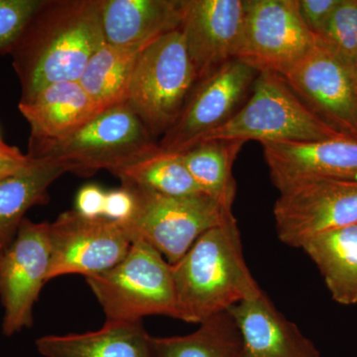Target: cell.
Returning a JSON list of instances; mask_svg holds the SVG:
<instances>
[{
    "instance_id": "cell-1",
    "label": "cell",
    "mask_w": 357,
    "mask_h": 357,
    "mask_svg": "<svg viewBox=\"0 0 357 357\" xmlns=\"http://www.w3.org/2000/svg\"><path fill=\"white\" fill-rule=\"evenodd\" d=\"M105 44L98 0H43L11 52L20 100L52 84L79 82Z\"/></svg>"
},
{
    "instance_id": "cell-2",
    "label": "cell",
    "mask_w": 357,
    "mask_h": 357,
    "mask_svg": "<svg viewBox=\"0 0 357 357\" xmlns=\"http://www.w3.org/2000/svg\"><path fill=\"white\" fill-rule=\"evenodd\" d=\"M171 268L177 319L185 323L199 325L260 290L244 260L234 215L202 234Z\"/></svg>"
},
{
    "instance_id": "cell-3",
    "label": "cell",
    "mask_w": 357,
    "mask_h": 357,
    "mask_svg": "<svg viewBox=\"0 0 357 357\" xmlns=\"http://www.w3.org/2000/svg\"><path fill=\"white\" fill-rule=\"evenodd\" d=\"M342 137L303 102L283 77L263 72L256 77L245 105L197 143L208 140L311 142Z\"/></svg>"
},
{
    "instance_id": "cell-4",
    "label": "cell",
    "mask_w": 357,
    "mask_h": 357,
    "mask_svg": "<svg viewBox=\"0 0 357 357\" xmlns=\"http://www.w3.org/2000/svg\"><path fill=\"white\" fill-rule=\"evenodd\" d=\"M198 83L183 32H167L145 47L134 68L126 102L153 136L177 121Z\"/></svg>"
},
{
    "instance_id": "cell-5",
    "label": "cell",
    "mask_w": 357,
    "mask_h": 357,
    "mask_svg": "<svg viewBox=\"0 0 357 357\" xmlns=\"http://www.w3.org/2000/svg\"><path fill=\"white\" fill-rule=\"evenodd\" d=\"M107 321H142L162 314L177 319L172 268L164 256L142 239H135L128 255L102 273L86 277Z\"/></svg>"
},
{
    "instance_id": "cell-6",
    "label": "cell",
    "mask_w": 357,
    "mask_h": 357,
    "mask_svg": "<svg viewBox=\"0 0 357 357\" xmlns=\"http://www.w3.org/2000/svg\"><path fill=\"white\" fill-rule=\"evenodd\" d=\"M126 188V187H124ZM135 199L132 217L121 223L131 239H142L174 265L202 234L234 215L206 194L169 197L126 188Z\"/></svg>"
},
{
    "instance_id": "cell-7",
    "label": "cell",
    "mask_w": 357,
    "mask_h": 357,
    "mask_svg": "<svg viewBox=\"0 0 357 357\" xmlns=\"http://www.w3.org/2000/svg\"><path fill=\"white\" fill-rule=\"evenodd\" d=\"M128 102L103 109L44 158L64 164L69 173L89 177L114 171L156 147Z\"/></svg>"
},
{
    "instance_id": "cell-8",
    "label": "cell",
    "mask_w": 357,
    "mask_h": 357,
    "mask_svg": "<svg viewBox=\"0 0 357 357\" xmlns=\"http://www.w3.org/2000/svg\"><path fill=\"white\" fill-rule=\"evenodd\" d=\"M316 43V35L301 16L299 0H246L236 59L258 74L285 76Z\"/></svg>"
},
{
    "instance_id": "cell-9",
    "label": "cell",
    "mask_w": 357,
    "mask_h": 357,
    "mask_svg": "<svg viewBox=\"0 0 357 357\" xmlns=\"http://www.w3.org/2000/svg\"><path fill=\"white\" fill-rule=\"evenodd\" d=\"M278 191L275 227L287 245L302 248L312 237L357 223V182L310 178Z\"/></svg>"
},
{
    "instance_id": "cell-10",
    "label": "cell",
    "mask_w": 357,
    "mask_h": 357,
    "mask_svg": "<svg viewBox=\"0 0 357 357\" xmlns=\"http://www.w3.org/2000/svg\"><path fill=\"white\" fill-rule=\"evenodd\" d=\"M48 222L24 218L13 243L0 250L2 332L7 337L33 325V307L48 282L51 259Z\"/></svg>"
},
{
    "instance_id": "cell-11",
    "label": "cell",
    "mask_w": 357,
    "mask_h": 357,
    "mask_svg": "<svg viewBox=\"0 0 357 357\" xmlns=\"http://www.w3.org/2000/svg\"><path fill=\"white\" fill-rule=\"evenodd\" d=\"M285 79L319 119L344 137L357 141V70L318 40Z\"/></svg>"
},
{
    "instance_id": "cell-12",
    "label": "cell",
    "mask_w": 357,
    "mask_h": 357,
    "mask_svg": "<svg viewBox=\"0 0 357 357\" xmlns=\"http://www.w3.org/2000/svg\"><path fill=\"white\" fill-rule=\"evenodd\" d=\"M51 259L48 282L65 275L93 276L121 261L132 241L121 223L89 218L76 210L61 213L49 225Z\"/></svg>"
},
{
    "instance_id": "cell-13",
    "label": "cell",
    "mask_w": 357,
    "mask_h": 357,
    "mask_svg": "<svg viewBox=\"0 0 357 357\" xmlns=\"http://www.w3.org/2000/svg\"><path fill=\"white\" fill-rule=\"evenodd\" d=\"M258 72L234 59L198 82L160 148L181 153L204 135L220 128L236 114L237 107L255 83Z\"/></svg>"
},
{
    "instance_id": "cell-14",
    "label": "cell",
    "mask_w": 357,
    "mask_h": 357,
    "mask_svg": "<svg viewBox=\"0 0 357 357\" xmlns=\"http://www.w3.org/2000/svg\"><path fill=\"white\" fill-rule=\"evenodd\" d=\"M245 0H185L181 31L198 82L236 59Z\"/></svg>"
},
{
    "instance_id": "cell-15",
    "label": "cell",
    "mask_w": 357,
    "mask_h": 357,
    "mask_svg": "<svg viewBox=\"0 0 357 357\" xmlns=\"http://www.w3.org/2000/svg\"><path fill=\"white\" fill-rule=\"evenodd\" d=\"M269 169L270 178L277 189L310 180L357 182V141L349 138L311 142L260 143Z\"/></svg>"
},
{
    "instance_id": "cell-16",
    "label": "cell",
    "mask_w": 357,
    "mask_h": 357,
    "mask_svg": "<svg viewBox=\"0 0 357 357\" xmlns=\"http://www.w3.org/2000/svg\"><path fill=\"white\" fill-rule=\"evenodd\" d=\"M18 107L30 126L33 159L46 157L100 112L79 82L52 84Z\"/></svg>"
},
{
    "instance_id": "cell-17",
    "label": "cell",
    "mask_w": 357,
    "mask_h": 357,
    "mask_svg": "<svg viewBox=\"0 0 357 357\" xmlns=\"http://www.w3.org/2000/svg\"><path fill=\"white\" fill-rule=\"evenodd\" d=\"M227 312L241 332L238 357H321L316 345L276 309L261 289Z\"/></svg>"
},
{
    "instance_id": "cell-18",
    "label": "cell",
    "mask_w": 357,
    "mask_h": 357,
    "mask_svg": "<svg viewBox=\"0 0 357 357\" xmlns=\"http://www.w3.org/2000/svg\"><path fill=\"white\" fill-rule=\"evenodd\" d=\"M105 44L146 43L178 29L185 0H98Z\"/></svg>"
},
{
    "instance_id": "cell-19",
    "label": "cell",
    "mask_w": 357,
    "mask_h": 357,
    "mask_svg": "<svg viewBox=\"0 0 357 357\" xmlns=\"http://www.w3.org/2000/svg\"><path fill=\"white\" fill-rule=\"evenodd\" d=\"M36 347L46 357H155L142 321H107L95 332L46 335Z\"/></svg>"
},
{
    "instance_id": "cell-20",
    "label": "cell",
    "mask_w": 357,
    "mask_h": 357,
    "mask_svg": "<svg viewBox=\"0 0 357 357\" xmlns=\"http://www.w3.org/2000/svg\"><path fill=\"white\" fill-rule=\"evenodd\" d=\"M338 304H357V223L312 237L302 246Z\"/></svg>"
},
{
    "instance_id": "cell-21",
    "label": "cell",
    "mask_w": 357,
    "mask_h": 357,
    "mask_svg": "<svg viewBox=\"0 0 357 357\" xmlns=\"http://www.w3.org/2000/svg\"><path fill=\"white\" fill-rule=\"evenodd\" d=\"M65 173L69 169L64 164L42 158L27 170L0 181V248L13 243L29 208L47 204L49 188Z\"/></svg>"
},
{
    "instance_id": "cell-22",
    "label": "cell",
    "mask_w": 357,
    "mask_h": 357,
    "mask_svg": "<svg viewBox=\"0 0 357 357\" xmlns=\"http://www.w3.org/2000/svg\"><path fill=\"white\" fill-rule=\"evenodd\" d=\"M151 42L129 46L105 44L89 60L79 83L100 112L126 102L136 62Z\"/></svg>"
},
{
    "instance_id": "cell-23",
    "label": "cell",
    "mask_w": 357,
    "mask_h": 357,
    "mask_svg": "<svg viewBox=\"0 0 357 357\" xmlns=\"http://www.w3.org/2000/svg\"><path fill=\"white\" fill-rule=\"evenodd\" d=\"M122 185L169 197L204 194L185 168L180 153L165 151L159 144L112 172Z\"/></svg>"
},
{
    "instance_id": "cell-24",
    "label": "cell",
    "mask_w": 357,
    "mask_h": 357,
    "mask_svg": "<svg viewBox=\"0 0 357 357\" xmlns=\"http://www.w3.org/2000/svg\"><path fill=\"white\" fill-rule=\"evenodd\" d=\"M245 143L208 140L181 152V158L204 194L231 208L236 194L232 167Z\"/></svg>"
},
{
    "instance_id": "cell-25",
    "label": "cell",
    "mask_w": 357,
    "mask_h": 357,
    "mask_svg": "<svg viewBox=\"0 0 357 357\" xmlns=\"http://www.w3.org/2000/svg\"><path fill=\"white\" fill-rule=\"evenodd\" d=\"M155 357H238L241 332L229 312L199 324V330L183 337H153Z\"/></svg>"
},
{
    "instance_id": "cell-26",
    "label": "cell",
    "mask_w": 357,
    "mask_h": 357,
    "mask_svg": "<svg viewBox=\"0 0 357 357\" xmlns=\"http://www.w3.org/2000/svg\"><path fill=\"white\" fill-rule=\"evenodd\" d=\"M316 38L347 62L357 61V0H340Z\"/></svg>"
},
{
    "instance_id": "cell-27",
    "label": "cell",
    "mask_w": 357,
    "mask_h": 357,
    "mask_svg": "<svg viewBox=\"0 0 357 357\" xmlns=\"http://www.w3.org/2000/svg\"><path fill=\"white\" fill-rule=\"evenodd\" d=\"M43 0H0V55L11 54Z\"/></svg>"
},
{
    "instance_id": "cell-28",
    "label": "cell",
    "mask_w": 357,
    "mask_h": 357,
    "mask_svg": "<svg viewBox=\"0 0 357 357\" xmlns=\"http://www.w3.org/2000/svg\"><path fill=\"white\" fill-rule=\"evenodd\" d=\"M340 0H299L301 16L314 35L325 27Z\"/></svg>"
},
{
    "instance_id": "cell-29",
    "label": "cell",
    "mask_w": 357,
    "mask_h": 357,
    "mask_svg": "<svg viewBox=\"0 0 357 357\" xmlns=\"http://www.w3.org/2000/svg\"><path fill=\"white\" fill-rule=\"evenodd\" d=\"M135 208V199L126 188L114 190L105 195L103 217L119 223L128 222L132 217Z\"/></svg>"
},
{
    "instance_id": "cell-30",
    "label": "cell",
    "mask_w": 357,
    "mask_h": 357,
    "mask_svg": "<svg viewBox=\"0 0 357 357\" xmlns=\"http://www.w3.org/2000/svg\"><path fill=\"white\" fill-rule=\"evenodd\" d=\"M105 195L98 185L89 184L79 190L76 199V211L89 218L103 217Z\"/></svg>"
},
{
    "instance_id": "cell-31",
    "label": "cell",
    "mask_w": 357,
    "mask_h": 357,
    "mask_svg": "<svg viewBox=\"0 0 357 357\" xmlns=\"http://www.w3.org/2000/svg\"><path fill=\"white\" fill-rule=\"evenodd\" d=\"M35 162L36 159H33L28 155L13 156V155L0 154V181L27 170Z\"/></svg>"
},
{
    "instance_id": "cell-32",
    "label": "cell",
    "mask_w": 357,
    "mask_h": 357,
    "mask_svg": "<svg viewBox=\"0 0 357 357\" xmlns=\"http://www.w3.org/2000/svg\"><path fill=\"white\" fill-rule=\"evenodd\" d=\"M0 154L13 155V156H20V155H22L17 147L10 146V145L4 142L1 136H0Z\"/></svg>"
},
{
    "instance_id": "cell-33",
    "label": "cell",
    "mask_w": 357,
    "mask_h": 357,
    "mask_svg": "<svg viewBox=\"0 0 357 357\" xmlns=\"http://www.w3.org/2000/svg\"><path fill=\"white\" fill-rule=\"evenodd\" d=\"M354 67H356V69L357 70V61H356V65H354Z\"/></svg>"
},
{
    "instance_id": "cell-34",
    "label": "cell",
    "mask_w": 357,
    "mask_h": 357,
    "mask_svg": "<svg viewBox=\"0 0 357 357\" xmlns=\"http://www.w3.org/2000/svg\"><path fill=\"white\" fill-rule=\"evenodd\" d=\"M2 248H0V250H1Z\"/></svg>"
}]
</instances>
